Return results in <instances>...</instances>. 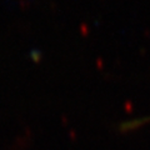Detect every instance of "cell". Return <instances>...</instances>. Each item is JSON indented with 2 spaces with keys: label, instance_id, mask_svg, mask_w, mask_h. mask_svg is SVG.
I'll list each match as a JSON object with an SVG mask.
<instances>
[{
  "label": "cell",
  "instance_id": "6da1fadb",
  "mask_svg": "<svg viewBox=\"0 0 150 150\" xmlns=\"http://www.w3.org/2000/svg\"><path fill=\"white\" fill-rule=\"evenodd\" d=\"M150 121V116L149 118H146V119H143V120H135V121H133V123H129V128H134V126H140V125H143L144 123H149Z\"/></svg>",
  "mask_w": 150,
  "mask_h": 150
}]
</instances>
